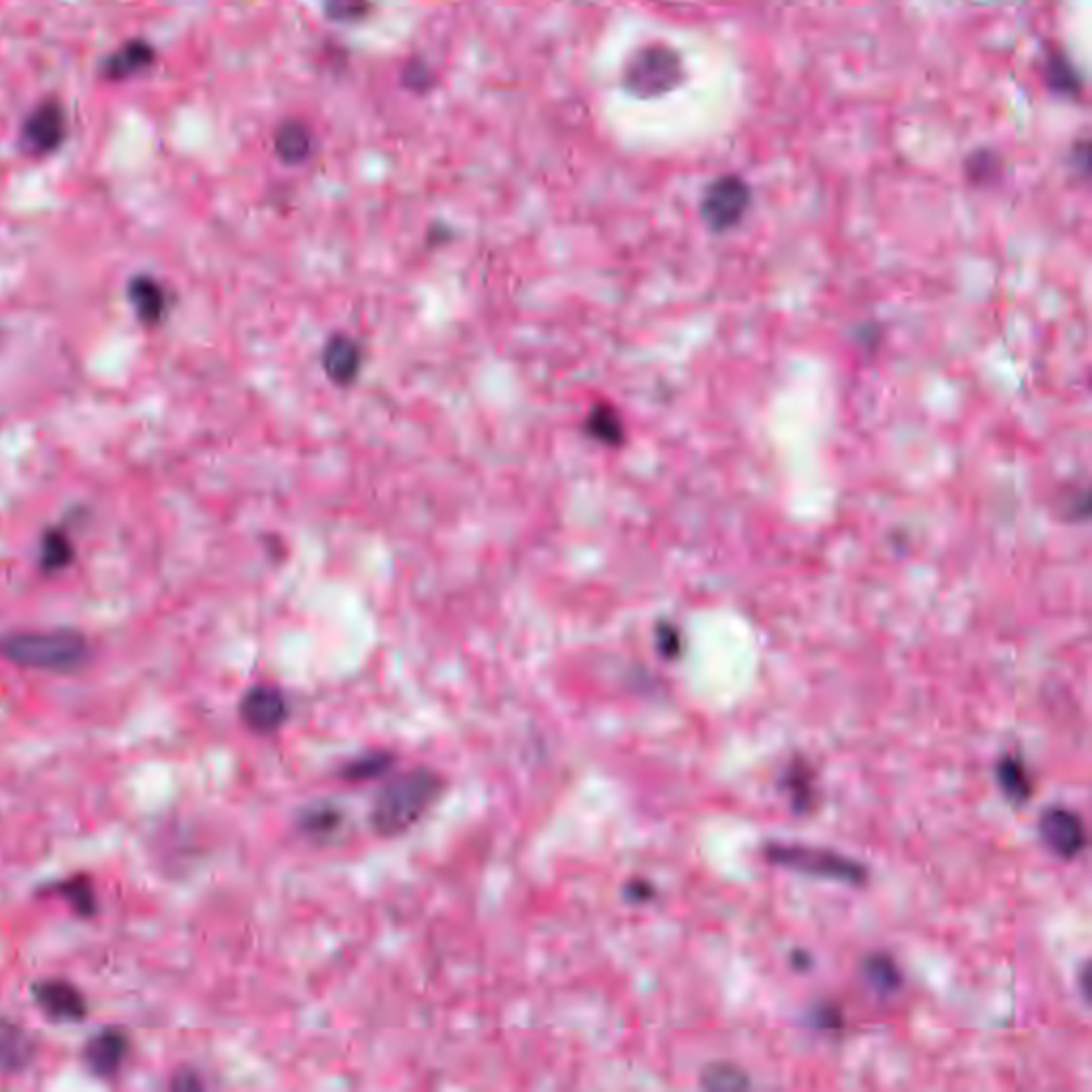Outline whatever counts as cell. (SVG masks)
<instances>
[{
  "mask_svg": "<svg viewBox=\"0 0 1092 1092\" xmlns=\"http://www.w3.org/2000/svg\"><path fill=\"white\" fill-rule=\"evenodd\" d=\"M445 781L438 772L414 769L397 774L374 798L372 831L383 838L406 835L436 805Z\"/></svg>",
  "mask_w": 1092,
  "mask_h": 1092,
  "instance_id": "6da1fadb",
  "label": "cell"
},
{
  "mask_svg": "<svg viewBox=\"0 0 1092 1092\" xmlns=\"http://www.w3.org/2000/svg\"><path fill=\"white\" fill-rule=\"evenodd\" d=\"M0 653L20 666L68 672L86 661L88 643L83 637L59 630V632H33L13 634L0 641Z\"/></svg>",
  "mask_w": 1092,
  "mask_h": 1092,
  "instance_id": "7a4b0ae2",
  "label": "cell"
},
{
  "mask_svg": "<svg viewBox=\"0 0 1092 1092\" xmlns=\"http://www.w3.org/2000/svg\"><path fill=\"white\" fill-rule=\"evenodd\" d=\"M767 858L776 866L792 869L796 873H805L811 877L820 879H833L840 884H851V886H862L866 882V869L831 849H818V847H807V845H785V843H771L765 849Z\"/></svg>",
  "mask_w": 1092,
  "mask_h": 1092,
  "instance_id": "3957f363",
  "label": "cell"
},
{
  "mask_svg": "<svg viewBox=\"0 0 1092 1092\" xmlns=\"http://www.w3.org/2000/svg\"><path fill=\"white\" fill-rule=\"evenodd\" d=\"M685 79L683 59L677 50L668 46H646L639 50L626 66L624 86L639 99H655L675 88Z\"/></svg>",
  "mask_w": 1092,
  "mask_h": 1092,
  "instance_id": "277c9868",
  "label": "cell"
},
{
  "mask_svg": "<svg viewBox=\"0 0 1092 1092\" xmlns=\"http://www.w3.org/2000/svg\"><path fill=\"white\" fill-rule=\"evenodd\" d=\"M749 205V184L741 176L725 174L708 184L701 201V216L712 233H725L745 218Z\"/></svg>",
  "mask_w": 1092,
  "mask_h": 1092,
  "instance_id": "5b68a950",
  "label": "cell"
},
{
  "mask_svg": "<svg viewBox=\"0 0 1092 1092\" xmlns=\"http://www.w3.org/2000/svg\"><path fill=\"white\" fill-rule=\"evenodd\" d=\"M1039 835L1045 847L1063 860L1078 858L1089 840L1080 815L1063 807H1050L1041 813Z\"/></svg>",
  "mask_w": 1092,
  "mask_h": 1092,
  "instance_id": "8992f818",
  "label": "cell"
},
{
  "mask_svg": "<svg viewBox=\"0 0 1092 1092\" xmlns=\"http://www.w3.org/2000/svg\"><path fill=\"white\" fill-rule=\"evenodd\" d=\"M242 721L257 734H273L278 732L288 715L291 705L286 694L275 685H255L250 688L240 703Z\"/></svg>",
  "mask_w": 1092,
  "mask_h": 1092,
  "instance_id": "52a82bcc",
  "label": "cell"
},
{
  "mask_svg": "<svg viewBox=\"0 0 1092 1092\" xmlns=\"http://www.w3.org/2000/svg\"><path fill=\"white\" fill-rule=\"evenodd\" d=\"M66 139L65 107L59 101H46L35 107L22 125V143L33 154L56 152Z\"/></svg>",
  "mask_w": 1092,
  "mask_h": 1092,
  "instance_id": "ba28073f",
  "label": "cell"
},
{
  "mask_svg": "<svg viewBox=\"0 0 1092 1092\" xmlns=\"http://www.w3.org/2000/svg\"><path fill=\"white\" fill-rule=\"evenodd\" d=\"M127 1054H129V1039L118 1028H105V1030L97 1032L83 1050V1058H86L88 1069L99 1078L116 1076L120 1071Z\"/></svg>",
  "mask_w": 1092,
  "mask_h": 1092,
  "instance_id": "9c48e42d",
  "label": "cell"
},
{
  "mask_svg": "<svg viewBox=\"0 0 1092 1092\" xmlns=\"http://www.w3.org/2000/svg\"><path fill=\"white\" fill-rule=\"evenodd\" d=\"M33 997L39 1007L54 1020L77 1023L86 1016V1001L81 992L63 979H46L33 986Z\"/></svg>",
  "mask_w": 1092,
  "mask_h": 1092,
  "instance_id": "30bf717a",
  "label": "cell"
},
{
  "mask_svg": "<svg viewBox=\"0 0 1092 1092\" xmlns=\"http://www.w3.org/2000/svg\"><path fill=\"white\" fill-rule=\"evenodd\" d=\"M35 1058L33 1037L17 1025L0 1020V1074H15Z\"/></svg>",
  "mask_w": 1092,
  "mask_h": 1092,
  "instance_id": "8fae6325",
  "label": "cell"
},
{
  "mask_svg": "<svg viewBox=\"0 0 1092 1092\" xmlns=\"http://www.w3.org/2000/svg\"><path fill=\"white\" fill-rule=\"evenodd\" d=\"M322 363H324V370L326 374L339 383V385H346L350 383L359 368H361V352H359V346L348 339V337H333L326 348H324V357H322Z\"/></svg>",
  "mask_w": 1092,
  "mask_h": 1092,
  "instance_id": "7c38bea8",
  "label": "cell"
},
{
  "mask_svg": "<svg viewBox=\"0 0 1092 1092\" xmlns=\"http://www.w3.org/2000/svg\"><path fill=\"white\" fill-rule=\"evenodd\" d=\"M156 59L152 46H147L145 41L137 39V41H129L127 46H123L118 52H114L105 65H103V75L112 81H118V79H127V77H132L137 73H141L143 68L152 66Z\"/></svg>",
  "mask_w": 1092,
  "mask_h": 1092,
  "instance_id": "4fadbf2b",
  "label": "cell"
},
{
  "mask_svg": "<svg viewBox=\"0 0 1092 1092\" xmlns=\"http://www.w3.org/2000/svg\"><path fill=\"white\" fill-rule=\"evenodd\" d=\"M1043 73H1045V83L1052 92H1056L1061 97H1069V99L1080 94L1082 79L1076 70V65L1071 63V59L1063 50H1058V48L1048 50Z\"/></svg>",
  "mask_w": 1092,
  "mask_h": 1092,
  "instance_id": "5bb4252c",
  "label": "cell"
},
{
  "mask_svg": "<svg viewBox=\"0 0 1092 1092\" xmlns=\"http://www.w3.org/2000/svg\"><path fill=\"white\" fill-rule=\"evenodd\" d=\"M997 781L1003 794L1014 805H1027L1032 794V781L1028 776L1027 767L1018 756H1003L997 765Z\"/></svg>",
  "mask_w": 1092,
  "mask_h": 1092,
  "instance_id": "9a60e30c",
  "label": "cell"
},
{
  "mask_svg": "<svg viewBox=\"0 0 1092 1092\" xmlns=\"http://www.w3.org/2000/svg\"><path fill=\"white\" fill-rule=\"evenodd\" d=\"M130 304L141 321L156 322L165 312V293L150 278H137L130 282Z\"/></svg>",
  "mask_w": 1092,
  "mask_h": 1092,
  "instance_id": "2e32d148",
  "label": "cell"
},
{
  "mask_svg": "<svg viewBox=\"0 0 1092 1092\" xmlns=\"http://www.w3.org/2000/svg\"><path fill=\"white\" fill-rule=\"evenodd\" d=\"M862 975L877 992H884V994L899 990L900 984H902L899 966L886 954L869 956L862 964Z\"/></svg>",
  "mask_w": 1092,
  "mask_h": 1092,
  "instance_id": "e0dca14e",
  "label": "cell"
},
{
  "mask_svg": "<svg viewBox=\"0 0 1092 1092\" xmlns=\"http://www.w3.org/2000/svg\"><path fill=\"white\" fill-rule=\"evenodd\" d=\"M703 1087L707 1091H747L749 1078L736 1065L730 1063H712L703 1071Z\"/></svg>",
  "mask_w": 1092,
  "mask_h": 1092,
  "instance_id": "ac0fdd59",
  "label": "cell"
},
{
  "mask_svg": "<svg viewBox=\"0 0 1092 1092\" xmlns=\"http://www.w3.org/2000/svg\"><path fill=\"white\" fill-rule=\"evenodd\" d=\"M587 432L591 434V438L604 445H619L624 440V425L608 406H600L591 412L587 421Z\"/></svg>",
  "mask_w": 1092,
  "mask_h": 1092,
  "instance_id": "d6986e66",
  "label": "cell"
},
{
  "mask_svg": "<svg viewBox=\"0 0 1092 1092\" xmlns=\"http://www.w3.org/2000/svg\"><path fill=\"white\" fill-rule=\"evenodd\" d=\"M390 765H393V756H388V754H365V756L348 762L342 769V776L346 781L359 783V781H368V779L383 774Z\"/></svg>",
  "mask_w": 1092,
  "mask_h": 1092,
  "instance_id": "ffe728a7",
  "label": "cell"
},
{
  "mask_svg": "<svg viewBox=\"0 0 1092 1092\" xmlns=\"http://www.w3.org/2000/svg\"><path fill=\"white\" fill-rule=\"evenodd\" d=\"M310 137L299 125H286L278 137V152L288 163H299L308 156Z\"/></svg>",
  "mask_w": 1092,
  "mask_h": 1092,
  "instance_id": "44dd1931",
  "label": "cell"
},
{
  "mask_svg": "<svg viewBox=\"0 0 1092 1092\" xmlns=\"http://www.w3.org/2000/svg\"><path fill=\"white\" fill-rule=\"evenodd\" d=\"M339 822L342 815L337 813L335 807L329 805H314L301 815V828L306 835L321 836L335 833Z\"/></svg>",
  "mask_w": 1092,
  "mask_h": 1092,
  "instance_id": "7402d4cb",
  "label": "cell"
},
{
  "mask_svg": "<svg viewBox=\"0 0 1092 1092\" xmlns=\"http://www.w3.org/2000/svg\"><path fill=\"white\" fill-rule=\"evenodd\" d=\"M1001 171V160L994 152L990 150H984V152H973L966 160V176L971 178V182L975 184H981V182H990L992 176H997Z\"/></svg>",
  "mask_w": 1092,
  "mask_h": 1092,
  "instance_id": "603a6c76",
  "label": "cell"
},
{
  "mask_svg": "<svg viewBox=\"0 0 1092 1092\" xmlns=\"http://www.w3.org/2000/svg\"><path fill=\"white\" fill-rule=\"evenodd\" d=\"M41 560H43V566L48 570H61V568H65L68 560H70V547H68V542H66L63 534L52 531V534L46 536L43 549H41Z\"/></svg>",
  "mask_w": 1092,
  "mask_h": 1092,
  "instance_id": "cb8c5ba5",
  "label": "cell"
},
{
  "mask_svg": "<svg viewBox=\"0 0 1092 1092\" xmlns=\"http://www.w3.org/2000/svg\"><path fill=\"white\" fill-rule=\"evenodd\" d=\"M63 895H65L68 902L75 907L77 913L81 915H92L94 909H97V902H94V892L88 884L86 877H77V879H70L68 884H65L63 888H59Z\"/></svg>",
  "mask_w": 1092,
  "mask_h": 1092,
  "instance_id": "d4e9b609",
  "label": "cell"
},
{
  "mask_svg": "<svg viewBox=\"0 0 1092 1092\" xmlns=\"http://www.w3.org/2000/svg\"><path fill=\"white\" fill-rule=\"evenodd\" d=\"M785 783H787V789L792 792V800L798 805L800 811H805L807 805H811V798H813V787H811V781H809V771L805 767H794L792 771L787 772Z\"/></svg>",
  "mask_w": 1092,
  "mask_h": 1092,
  "instance_id": "484cf974",
  "label": "cell"
},
{
  "mask_svg": "<svg viewBox=\"0 0 1092 1092\" xmlns=\"http://www.w3.org/2000/svg\"><path fill=\"white\" fill-rule=\"evenodd\" d=\"M324 9L333 20H355L365 13V0H324Z\"/></svg>",
  "mask_w": 1092,
  "mask_h": 1092,
  "instance_id": "4316f807",
  "label": "cell"
},
{
  "mask_svg": "<svg viewBox=\"0 0 1092 1092\" xmlns=\"http://www.w3.org/2000/svg\"><path fill=\"white\" fill-rule=\"evenodd\" d=\"M657 646L661 655L666 657H677L681 653V634L672 626H661L657 630Z\"/></svg>",
  "mask_w": 1092,
  "mask_h": 1092,
  "instance_id": "83f0119b",
  "label": "cell"
},
{
  "mask_svg": "<svg viewBox=\"0 0 1092 1092\" xmlns=\"http://www.w3.org/2000/svg\"><path fill=\"white\" fill-rule=\"evenodd\" d=\"M815 1025L822 1028L840 1027L843 1020H840V1014L835 1005H824V1007L815 1010Z\"/></svg>",
  "mask_w": 1092,
  "mask_h": 1092,
  "instance_id": "f1b7e54d",
  "label": "cell"
},
{
  "mask_svg": "<svg viewBox=\"0 0 1092 1092\" xmlns=\"http://www.w3.org/2000/svg\"><path fill=\"white\" fill-rule=\"evenodd\" d=\"M628 895H630V899L632 900H646L653 895V890L644 882H634V884L628 886Z\"/></svg>",
  "mask_w": 1092,
  "mask_h": 1092,
  "instance_id": "f546056e",
  "label": "cell"
},
{
  "mask_svg": "<svg viewBox=\"0 0 1092 1092\" xmlns=\"http://www.w3.org/2000/svg\"><path fill=\"white\" fill-rule=\"evenodd\" d=\"M174 1087H176V1089H201V1082H198L194 1076H191V1078L180 1076V1078L174 1082Z\"/></svg>",
  "mask_w": 1092,
  "mask_h": 1092,
  "instance_id": "4dcf8cb0",
  "label": "cell"
}]
</instances>
